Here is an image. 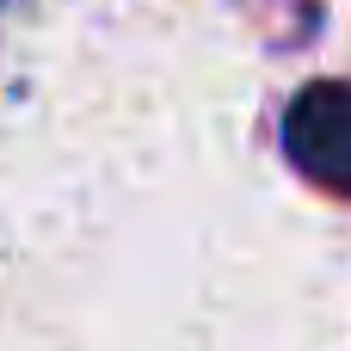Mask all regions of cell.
I'll use <instances>...</instances> for the list:
<instances>
[{"label": "cell", "mask_w": 351, "mask_h": 351, "mask_svg": "<svg viewBox=\"0 0 351 351\" xmlns=\"http://www.w3.org/2000/svg\"><path fill=\"white\" fill-rule=\"evenodd\" d=\"M284 148L302 179L351 197V80H308L290 99Z\"/></svg>", "instance_id": "cell-1"}]
</instances>
